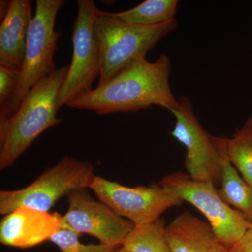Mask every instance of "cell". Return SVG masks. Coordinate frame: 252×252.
I'll list each match as a JSON object with an SVG mask.
<instances>
[{
	"mask_svg": "<svg viewBox=\"0 0 252 252\" xmlns=\"http://www.w3.org/2000/svg\"><path fill=\"white\" fill-rule=\"evenodd\" d=\"M171 61L162 54L155 62L137 60L89 94L68 104L99 115L132 112L159 106L172 112L178 105L170 86Z\"/></svg>",
	"mask_w": 252,
	"mask_h": 252,
	"instance_id": "1",
	"label": "cell"
},
{
	"mask_svg": "<svg viewBox=\"0 0 252 252\" xmlns=\"http://www.w3.org/2000/svg\"><path fill=\"white\" fill-rule=\"evenodd\" d=\"M69 66L56 71L33 86L16 112L0 122V170L13 165L46 130L61 124L56 117L59 96Z\"/></svg>",
	"mask_w": 252,
	"mask_h": 252,
	"instance_id": "2",
	"label": "cell"
},
{
	"mask_svg": "<svg viewBox=\"0 0 252 252\" xmlns=\"http://www.w3.org/2000/svg\"><path fill=\"white\" fill-rule=\"evenodd\" d=\"M177 26L176 19L153 26L130 24L98 9L95 28L102 54L98 86L132 63L145 58L147 52Z\"/></svg>",
	"mask_w": 252,
	"mask_h": 252,
	"instance_id": "3",
	"label": "cell"
},
{
	"mask_svg": "<svg viewBox=\"0 0 252 252\" xmlns=\"http://www.w3.org/2000/svg\"><path fill=\"white\" fill-rule=\"evenodd\" d=\"M95 176L91 162L65 156L27 187L1 190L0 214L4 216L22 207L49 212L63 197L90 188Z\"/></svg>",
	"mask_w": 252,
	"mask_h": 252,
	"instance_id": "4",
	"label": "cell"
},
{
	"mask_svg": "<svg viewBox=\"0 0 252 252\" xmlns=\"http://www.w3.org/2000/svg\"><path fill=\"white\" fill-rule=\"evenodd\" d=\"M64 4L63 0H36L35 14L28 31L24 62L10 117L17 111L32 88L57 69L54 55L61 34L56 31L55 24L58 13Z\"/></svg>",
	"mask_w": 252,
	"mask_h": 252,
	"instance_id": "5",
	"label": "cell"
},
{
	"mask_svg": "<svg viewBox=\"0 0 252 252\" xmlns=\"http://www.w3.org/2000/svg\"><path fill=\"white\" fill-rule=\"evenodd\" d=\"M77 5L72 34V62L60 93V107L89 94L102 69V54L95 28L98 9L93 0H78Z\"/></svg>",
	"mask_w": 252,
	"mask_h": 252,
	"instance_id": "6",
	"label": "cell"
},
{
	"mask_svg": "<svg viewBox=\"0 0 252 252\" xmlns=\"http://www.w3.org/2000/svg\"><path fill=\"white\" fill-rule=\"evenodd\" d=\"M160 185L200 210L217 238L228 248L252 226L251 220L222 200L212 182L194 180L187 174L175 172L163 177Z\"/></svg>",
	"mask_w": 252,
	"mask_h": 252,
	"instance_id": "7",
	"label": "cell"
},
{
	"mask_svg": "<svg viewBox=\"0 0 252 252\" xmlns=\"http://www.w3.org/2000/svg\"><path fill=\"white\" fill-rule=\"evenodd\" d=\"M89 189L98 200L135 226L154 223L164 212L183 202L160 185L125 187L100 176L94 177Z\"/></svg>",
	"mask_w": 252,
	"mask_h": 252,
	"instance_id": "8",
	"label": "cell"
},
{
	"mask_svg": "<svg viewBox=\"0 0 252 252\" xmlns=\"http://www.w3.org/2000/svg\"><path fill=\"white\" fill-rule=\"evenodd\" d=\"M171 113L176 120L171 135L186 147L185 167L188 175L194 180L220 185V137L210 135L203 128L187 97H180Z\"/></svg>",
	"mask_w": 252,
	"mask_h": 252,
	"instance_id": "9",
	"label": "cell"
},
{
	"mask_svg": "<svg viewBox=\"0 0 252 252\" xmlns=\"http://www.w3.org/2000/svg\"><path fill=\"white\" fill-rule=\"evenodd\" d=\"M67 198L68 209L61 217V228L92 235L99 243L117 248L122 246L135 227L106 204L93 198L86 189L74 190Z\"/></svg>",
	"mask_w": 252,
	"mask_h": 252,
	"instance_id": "10",
	"label": "cell"
},
{
	"mask_svg": "<svg viewBox=\"0 0 252 252\" xmlns=\"http://www.w3.org/2000/svg\"><path fill=\"white\" fill-rule=\"evenodd\" d=\"M58 212L22 207L5 215L0 222V243L11 248L28 249L49 240L61 228Z\"/></svg>",
	"mask_w": 252,
	"mask_h": 252,
	"instance_id": "11",
	"label": "cell"
},
{
	"mask_svg": "<svg viewBox=\"0 0 252 252\" xmlns=\"http://www.w3.org/2000/svg\"><path fill=\"white\" fill-rule=\"evenodd\" d=\"M30 0H11L0 25V65L22 68L32 20Z\"/></svg>",
	"mask_w": 252,
	"mask_h": 252,
	"instance_id": "12",
	"label": "cell"
},
{
	"mask_svg": "<svg viewBox=\"0 0 252 252\" xmlns=\"http://www.w3.org/2000/svg\"><path fill=\"white\" fill-rule=\"evenodd\" d=\"M165 235L172 252H229L208 223L188 212L165 226Z\"/></svg>",
	"mask_w": 252,
	"mask_h": 252,
	"instance_id": "13",
	"label": "cell"
},
{
	"mask_svg": "<svg viewBox=\"0 0 252 252\" xmlns=\"http://www.w3.org/2000/svg\"><path fill=\"white\" fill-rule=\"evenodd\" d=\"M220 188L222 200L252 220V187L247 183L230 162L227 154V138L220 137Z\"/></svg>",
	"mask_w": 252,
	"mask_h": 252,
	"instance_id": "14",
	"label": "cell"
},
{
	"mask_svg": "<svg viewBox=\"0 0 252 252\" xmlns=\"http://www.w3.org/2000/svg\"><path fill=\"white\" fill-rule=\"evenodd\" d=\"M177 6V0H147L132 9L111 14L130 24L158 26L175 20Z\"/></svg>",
	"mask_w": 252,
	"mask_h": 252,
	"instance_id": "15",
	"label": "cell"
},
{
	"mask_svg": "<svg viewBox=\"0 0 252 252\" xmlns=\"http://www.w3.org/2000/svg\"><path fill=\"white\" fill-rule=\"evenodd\" d=\"M122 246L130 252H172L160 219L150 224L135 226Z\"/></svg>",
	"mask_w": 252,
	"mask_h": 252,
	"instance_id": "16",
	"label": "cell"
},
{
	"mask_svg": "<svg viewBox=\"0 0 252 252\" xmlns=\"http://www.w3.org/2000/svg\"><path fill=\"white\" fill-rule=\"evenodd\" d=\"M226 149L232 165L252 187V116L231 138H227Z\"/></svg>",
	"mask_w": 252,
	"mask_h": 252,
	"instance_id": "17",
	"label": "cell"
},
{
	"mask_svg": "<svg viewBox=\"0 0 252 252\" xmlns=\"http://www.w3.org/2000/svg\"><path fill=\"white\" fill-rule=\"evenodd\" d=\"M79 234L72 230L60 228L50 239L61 252H114L116 248L103 244H86L79 241Z\"/></svg>",
	"mask_w": 252,
	"mask_h": 252,
	"instance_id": "18",
	"label": "cell"
},
{
	"mask_svg": "<svg viewBox=\"0 0 252 252\" xmlns=\"http://www.w3.org/2000/svg\"><path fill=\"white\" fill-rule=\"evenodd\" d=\"M21 70L0 65V122L10 117L11 103L19 82Z\"/></svg>",
	"mask_w": 252,
	"mask_h": 252,
	"instance_id": "19",
	"label": "cell"
},
{
	"mask_svg": "<svg viewBox=\"0 0 252 252\" xmlns=\"http://www.w3.org/2000/svg\"><path fill=\"white\" fill-rule=\"evenodd\" d=\"M229 252H252V226L243 238L229 247Z\"/></svg>",
	"mask_w": 252,
	"mask_h": 252,
	"instance_id": "20",
	"label": "cell"
},
{
	"mask_svg": "<svg viewBox=\"0 0 252 252\" xmlns=\"http://www.w3.org/2000/svg\"><path fill=\"white\" fill-rule=\"evenodd\" d=\"M9 1H5V0H3V1L1 0L0 1V17H1V21L4 18L5 15L7 12L8 9H9Z\"/></svg>",
	"mask_w": 252,
	"mask_h": 252,
	"instance_id": "21",
	"label": "cell"
},
{
	"mask_svg": "<svg viewBox=\"0 0 252 252\" xmlns=\"http://www.w3.org/2000/svg\"><path fill=\"white\" fill-rule=\"evenodd\" d=\"M114 252H130L127 249H126L125 247L122 246L120 248L118 249V250H116Z\"/></svg>",
	"mask_w": 252,
	"mask_h": 252,
	"instance_id": "22",
	"label": "cell"
}]
</instances>
